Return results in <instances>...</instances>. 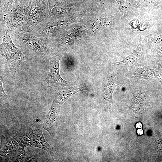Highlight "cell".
<instances>
[{"mask_svg": "<svg viewBox=\"0 0 162 162\" xmlns=\"http://www.w3.org/2000/svg\"><path fill=\"white\" fill-rule=\"evenodd\" d=\"M52 88H55L53 101L61 105L73 94L86 90V87L84 84L68 87H60Z\"/></svg>", "mask_w": 162, "mask_h": 162, "instance_id": "cell-8", "label": "cell"}, {"mask_svg": "<svg viewBox=\"0 0 162 162\" xmlns=\"http://www.w3.org/2000/svg\"><path fill=\"white\" fill-rule=\"evenodd\" d=\"M143 133V131L141 129H139L137 130V134L139 135H141Z\"/></svg>", "mask_w": 162, "mask_h": 162, "instance_id": "cell-18", "label": "cell"}, {"mask_svg": "<svg viewBox=\"0 0 162 162\" xmlns=\"http://www.w3.org/2000/svg\"><path fill=\"white\" fill-rule=\"evenodd\" d=\"M60 59L59 57H52L50 58L49 60L50 72L43 82L51 88L67 86L71 83L63 79L60 75L59 65Z\"/></svg>", "mask_w": 162, "mask_h": 162, "instance_id": "cell-7", "label": "cell"}, {"mask_svg": "<svg viewBox=\"0 0 162 162\" xmlns=\"http://www.w3.org/2000/svg\"><path fill=\"white\" fill-rule=\"evenodd\" d=\"M142 125L141 123L139 122L137 123L136 125V127L137 128H140L142 127Z\"/></svg>", "mask_w": 162, "mask_h": 162, "instance_id": "cell-17", "label": "cell"}, {"mask_svg": "<svg viewBox=\"0 0 162 162\" xmlns=\"http://www.w3.org/2000/svg\"><path fill=\"white\" fill-rule=\"evenodd\" d=\"M24 10L22 32H32L36 27L48 17V0H22Z\"/></svg>", "mask_w": 162, "mask_h": 162, "instance_id": "cell-3", "label": "cell"}, {"mask_svg": "<svg viewBox=\"0 0 162 162\" xmlns=\"http://www.w3.org/2000/svg\"><path fill=\"white\" fill-rule=\"evenodd\" d=\"M107 83L104 87V95L108 105L111 106L112 94L119 85L114 73H110L107 76Z\"/></svg>", "mask_w": 162, "mask_h": 162, "instance_id": "cell-11", "label": "cell"}, {"mask_svg": "<svg viewBox=\"0 0 162 162\" xmlns=\"http://www.w3.org/2000/svg\"><path fill=\"white\" fill-rule=\"evenodd\" d=\"M0 30L21 32L24 10L22 0H0Z\"/></svg>", "mask_w": 162, "mask_h": 162, "instance_id": "cell-2", "label": "cell"}, {"mask_svg": "<svg viewBox=\"0 0 162 162\" xmlns=\"http://www.w3.org/2000/svg\"><path fill=\"white\" fill-rule=\"evenodd\" d=\"M8 32L27 55L47 56L51 53V49L45 38L37 37L32 32Z\"/></svg>", "mask_w": 162, "mask_h": 162, "instance_id": "cell-4", "label": "cell"}, {"mask_svg": "<svg viewBox=\"0 0 162 162\" xmlns=\"http://www.w3.org/2000/svg\"><path fill=\"white\" fill-rule=\"evenodd\" d=\"M118 5L120 13L123 14L124 17L130 16L136 8L135 0H116Z\"/></svg>", "mask_w": 162, "mask_h": 162, "instance_id": "cell-12", "label": "cell"}, {"mask_svg": "<svg viewBox=\"0 0 162 162\" xmlns=\"http://www.w3.org/2000/svg\"><path fill=\"white\" fill-rule=\"evenodd\" d=\"M141 7H152L156 5L155 0H139Z\"/></svg>", "mask_w": 162, "mask_h": 162, "instance_id": "cell-15", "label": "cell"}, {"mask_svg": "<svg viewBox=\"0 0 162 162\" xmlns=\"http://www.w3.org/2000/svg\"><path fill=\"white\" fill-rule=\"evenodd\" d=\"M53 101L52 104L48 110L44 119L43 127L51 135H53L56 127L58 117L57 114L58 111L61 106Z\"/></svg>", "mask_w": 162, "mask_h": 162, "instance_id": "cell-9", "label": "cell"}, {"mask_svg": "<svg viewBox=\"0 0 162 162\" xmlns=\"http://www.w3.org/2000/svg\"><path fill=\"white\" fill-rule=\"evenodd\" d=\"M25 148L8 133L1 136L0 155L2 161L9 162H25L27 152Z\"/></svg>", "mask_w": 162, "mask_h": 162, "instance_id": "cell-6", "label": "cell"}, {"mask_svg": "<svg viewBox=\"0 0 162 162\" xmlns=\"http://www.w3.org/2000/svg\"><path fill=\"white\" fill-rule=\"evenodd\" d=\"M8 75V73H6L5 74L0 75V100H6L8 98V96L5 92L3 86V82L4 78Z\"/></svg>", "mask_w": 162, "mask_h": 162, "instance_id": "cell-14", "label": "cell"}, {"mask_svg": "<svg viewBox=\"0 0 162 162\" xmlns=\"http://www.w3.org/2000/svg\"><path fill=\"white\" fill-rule=\"evenodd\" d=\"M138 24V21L135 20H132L130 22V25L131 27L134 29L136 28V27H137Z\"/></svg>", "mask_w": 162, "mask_h": 162, "instance_id": "cell-16", "label": "cell"}, {"mask_svg": "<svg viewBox=\"0 0 162 162\" xmlns=\"http://www.w3.org/2000/svg\"><path fill=\"white\" fill-rule=\"evenodd\" d=\"M153 70L149 66H146L141 68H136L132 75L138 79H148L152 77Z\"/></svg>", "mask_w": 162, "mask_h": 162, "instance_id": "cell-13", "label": "cell"}, {"mask_svg": "<svg viewBox=\"0 0 162 162\" xmlns=\"http://www.w3.org/2000/svg\"><path fill=\"white\" fill-rule=\"evenodd\" d=\"M43 125L38 123L23 125L9 133L22 148L36 147L46 151L52 157L53 148L46 141L42 133Z\"/></svg>", "mask_w": 162, "mask_h": 162, "instance_id": "cell-1", "label": "cell"}, {"mask_svg": "<svg viewBox=\"0 0 162 162\" xmlns=\"http://www.w3.org/2000/svg\"><path fill=\"white\" fill-rule=\"evenodd\" d=\"M142 42L141 37L136 49L129 56L122 60L113 64L115 65H122L128 64L136 66L142 58Z\"/></svg>", "mask_w": 162, "mask_h": 162, "instance_id": "cell-10", "label": "cell"}, {"mask_svg": "<svg viewBox=\"0 0 162 162\" xmlns=\"http://www.w3.org/2000/svg\"><path fill=\"white\" fill-rule=\"evenodd\" d=\"M0 36L2 39L0 45L1 55L7 60L10 71L15 73L19 64L25 58V56L21 49L14 44L7 30L0 31Z\"/></svg>", "mask_w": 162, "mask_h": 162, "instance_id": "cell-5", "label": "cell"}]
</instances>
